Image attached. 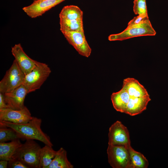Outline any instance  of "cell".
I'll return each instance as SVG.
<instances>
[{
  "label": "cell",
  "instance_id": "603a6c76",
  "mask_svg": "<svg viewBox=\"0 0 168 168\" xmlns=\"http://www.w3.org/2000/svg\"><path fill=\"white\" fill-rule=\"evenodd\" d=\"M133 11L136 15L147 13L146 0H134Z\"/></svg>",
  "mask_w": 168,
  "mask_h": 168
},
{
  "label": "cell",
  "instance_id": "5bb4252c",
  "mask_svg": "<svg viewBox=\"0 0 168 168\" xmlns=\"http://www.w3.org/2000/svg\"><path fill=\"white\" fill-rule=\"evenodd\" d=\"M122 88L133 97H143L149 96L146 89L139 81L133 78L124 79Z\"/></svg>",
  "mask_w": 168,
  "mask_h": 168
},
{
  "label": "cell",
  "instance_id": "9a60e30c",
  "mask_svg": "<svg viewBox=\"0 0 168 168\" xmlns=\"http://www.w3.org/2000/svg\"><path fill=\"white\" fill-rule=\"evenodd\" d=\"M130 97L127 91L122 87L119 91L112 93L111 100L114 109L117 111L124 113Z\"/></svg>",
  "mask_w": 168,
  "mask_h": 168
},
{
  "label": "cell",
  "instance_id": "3957f363",
  "mask_svg": "<svg viewBox=\"0 0 168 168\" xmlns=\"http://www.w3.org/2000/svg\"><path fill=\"white\" fill-rule=\"evenodd\" d=\"M51 72L47 64L36 61L33 69L25 75L22 84L28 94L39 89Z\"/></svg>",
  "mask_w": 168,
  "mask_h": 168
},
{
  "label": "cell",
  "instance_id": "9c48e42d",
  "mask_svg": "<svg viewBox=\"0 0 168 168\" xmlns=\"http://www.w3.org/2000/svg\"><path fill=\"white\" fill-rule=\"evenodd\" d=\"M32 118L30 112L26 106L20 110L10 108L0 109V121L24 124L29 122Z\"/></svg>",
  "mask_w": 168,
  "mask_h": 168
},
{
  "label": "cell",
  "instance_id": "44dd1931",
  "mask_svg": "<svg viewBox=\"0 0 168 168\" xmlns=\"http://www.w3.org/2000/svg\"><path fill=\"white\" fill-rule=\"evenodd\" d=\"M60 28L71 31L84 32L83 21L60 19Z\"/></svg>",
  "mask_w": 168,
  "mask_h": 168
},
{
  "label": "cell",
  "instance_id": "e0dca14e",
  "mask_svg": "<svg viewBox=\"0 0 168 168\" xmlns=\"http://www.w3.org/2000/svg\"><path fill=\"white\" fill-rule=\"evenodd\" d=\"M83 12L77 6L67 5L62 9L59 14L60 19L82 21Z\"/></svg>",
  "mask_w": 168,
  "mask_h": 168
},
{
  "label": "cell",
  "instance_id": "d4e9b609",
  "mask_svg": "<svg viewBox=\"0 0 168 168\" xmlns=\"http://www.w3.org/2000/svg\"><path fill=\"white\" fill-rule=\"evenodd\" d=\"M8 167L11 168H28L29 167L20 161L11 159L8 161Z\"/></svg>",
  "mask_w": 168,
  "mask_h": 168
},
{
  "label": "cell",
  "instance_id": "52a82bcc",
  "mask_svg": "<svg viewBox=\"0 0 168 168\" xmlns=\"http://www.w3.org/2000/svg\"><path fill=\"white\" fill-rule=\"evenodd\" d=\"M60 30L79 54L87 58L90 55L91 49L86 41L84 32L71 31L62 28H60Z\"/></svg>",
  "mask_w": 168,
  "mask_h": 168
},
{
  "label": "cell",
  "instance_id": "277c9868",
  "mask_svg": "<svg viewBox=\"0 0 168 168\" xmlns=\"http://www.w3.org/2000/svg\"><path fill=\"white\" fill-rule=\"evenodd\" d=\"M156 32L148 19L141 23L127 28L119 33L111 34L108 37L109 41L123 40L141 36H154Z\"/></svg>",
  "mask_w": 168,
  "mask_h": 168
},
{
  "label": "cell",
  "instance_id": "7402d4cb",
  "mask_svg": "<svg viewBox=\"0 0 168 168\" xmlns=\"http://www.w3.org/2000/svg\"><path fill=\"white\" fill-rule=\"evenodd\" d=\"M0 142L20 139L17 133L12 128L0 126Z\"/></svg>",
  "mask_w": 168,
  "mask_h": 168
},
{
  "label": "cell",
  "instance_id": "7c38bea8",
  "mask_svg": "<svg viewBox=\"0 0 168 168\" xmlns=\"http://www.w3.org/2000/svg\"><path fill=\"white\" fill-rule=\"evenodd\" d=\"M11 52L19 66L26 75L29 73L35 65L36 61L28 56L21 44H15L12 48Z\"/></svg>",
  "mask_w": 168,
  "mask_h": 168
},
{
  "label": "cell",
  "instance_id": "cb8c5ba5",
  "mask_svg": "<svg viewBox=\"0 0 168 168\" xmlns=\"http://www.w3.org/2000/svg\"><path fill=\"white\" fill-rule=\"evenodd\" d=\"M149 19L147 13H144L134 17L128 23L127 27L138 24Z\"/></svg>",
  "mask_w": 168,
  "mask_h": 168
},
{
  "label": "cell",
  "instance_id": "4316f807",
  "mask_svg": "<svg viewBox=\"0 0 168 168\" xmlns=\"http://www.w3.org/2000/svg\"><path fill=\"white\" fill-rule=\"evenodd\" d=\"M8 166V161L5 160H1L0 161V168H6Z\"/></svg>",
  "mask_w": 168,
  "mask_h": 168
},
{
  "label": "cell",
  "instance_id": "ac0fdd59",
  "mask_svg": "<svg viewBox=\"0 0 168 168\" xmlns=\"http://www.w3.org/2000/svg\"><path fill=\"white\" fill-rule=\"evenodd\" d=\"M73 166L68 160L66 151L61 147L50 165L47 168H72Z\"/></svg>",
  "mask_w": 168,
  "mask_h": 168
},
{
  "label": "cell",
  "instance_id": "ffe728a7",
  "mask_svg": "<svg viewBox=\"0 0 168 168\" xmlns=\"http://www.w3.org/2000/svg\"><path fill=\"white\" fill-rule=\"evenodd\" d=\"M128 150L132 168H147L149 162L145 156L140 152L135 150L131 146Z\"/></svg>",
  "mask_w": 168,
  "mask_h": 168
},
{
  "label": "cell",
  "instance_id": "ba28073f",
  "mask_svg": "<svg viewBox=\"0 0 168 168\" xmlns=\"http://www.w3.org/2000/svg\"><path fill=\"white\" fill-rule=\"evenodd\" d=\"M130 143L128 130L121 122L117 121L111 126L108 133V145L128 147Z\"/></svg>",
  "mask_w": 168,
  "mask_h": 168
},
{
  "label": "cell",
  "instance_id": "4fadbf2b",
  "mask_svg": "<svg viewBox=\"0 0 168 168\" xmlns=\"http://www.w3.org/2000/svg\"><path fill=\"white\" fill-rule=\"evenodd\" d=\"M151 100L149 95L143 97H131L124 113L131 116L139 114L147 109V105Z\"/></svg>",
  "mask_w": 168,
  "mask_h": 168
},
{
  "label": "cell",
  "instance_id": "8992f818",
  "mask_svg": "<svg viewBox=\"0 0 168 168\" xmlns=\"http://www.w3.org/2000/svg\"><path fill=\"white\" fill-rule=\"evenodd\" d=\"M128 146L108 145L107 150L108 162L112 167L132 168Z\"/></svg>",
  "mask_w": 168,
  "mask_h": 168
},
{
  "label": "cell",
  "instance_id": "2e32d148",
  "mask_svg": "<svg viewBox=\"0 0 168 168\" xmlns=\"http://www.w3.org/2000/svg\"><path fill=\"white\" fill-rule=\"evenodd\" d=\"M21 144L19 139L9 142H0V160L9 161Z\"/></svg>",
  "mask_w": 168,
  "mask_h": 168
},
{
  "label": "cell",
  "instance_id": "30bf717a",
  "mask_svg": "<svg viewBox=\"0 0 168 168\" xmlns=\"http://www.w3.org/2000/svg\"><path fill=\"white\" fill-rule=\"evenodd\" d=\"M65 0H35L30 5L22 8L30 17L35 18Z\"/></svg>",
  "mask_w": 168,
  "mask_h": 168
},
{
  "label": "cell",
  "instance_id": "d6986e66",
  "mask_svg": "<svg viewBox=\"0 0 168 168\" xmlns=\"http://www.w3.org/2000/svg\"><path fill=\"white\" fill-rule=\"evenodd\" d=\"M47 145L41 147L39 156V168H47L55 156L57 151Z\"/></svg>",
  "mask_w": 168,
  "mask_h": 168
},
{
  "label": "cell",
  "instance_id": "8fae6325",
  "mask_svg": "<svg viewBox=\"0 0 168 168\" xmlns=\"http://www.w3.org/2000/svg\"><path fill=\"white\" fill-rule=\"evenodd\" d=\"M27 91L22 84L13 90L3 94L5 102L8 108L20 110L25 106L24 102Z\"/></svg>",
  "mask_w": 168,
  "mask_h": 168
},
{
  "label": "cell",
  "instance_id": "5b68a950",
  "mask_svg": "<svg viewBox=\"0 0 168 168\" xmlns=\"http://www.w3.org/2000/svg\"><path fill=\"white\" fill-rule=\"evenodd\" d=\"M25 75L14 59L0 82V92L11 91L22 85Z\"/></svg>",
  "mask_w": 168,
  "mask_h": 168
},
{
  "label": "cell",
  "instance_id": "6da1fadb",
  "mask_svg": "<svg viewBox=\"0 0 168 168\" xmlns=\"http://www.w3.org/2000/svg\"><path fill=\"white\" fill-rule=\"evenodd\" d=\"M42 120L33 117L28 123L16 124L4 121H0V126H5L13 129L16 132L20 139L39 141L45 145L52 147L49 137L42 130Z\"/></svg>",
  "mask_w": 168,
  "mask_h": 168
},
{
  "label": "cell",
  "instance_id": "7a4b0ae2",
  "mask_svg": "<svg viewBox=\"0 0 168 168\" xmlns=\"http://www.w3.org/2000/svg\"><path fill=\"white\" fill-rule=\"evenodd\" d=\"M41 148L34 140H26L17 148L11 159L20 161L29 168H39V159Z\"/></svg>",
  "mask_w": 168,
  "mask_h": 168
},
{
  "label": "cell",
  "instance_id": "484cf974",
  "mask_svg": "<svg viewBox=\"0 0 168 168\" xmlns=\"http://www.w3.org/2000/svg\"><path fill=\"white\" fill-rule=\"evenodd\" d=\"M8 108L4 97L3 94L0 92V109Z\"/></svg>",
  "mask_w": 168,
  "mask_h": 168
}]
</instances>
